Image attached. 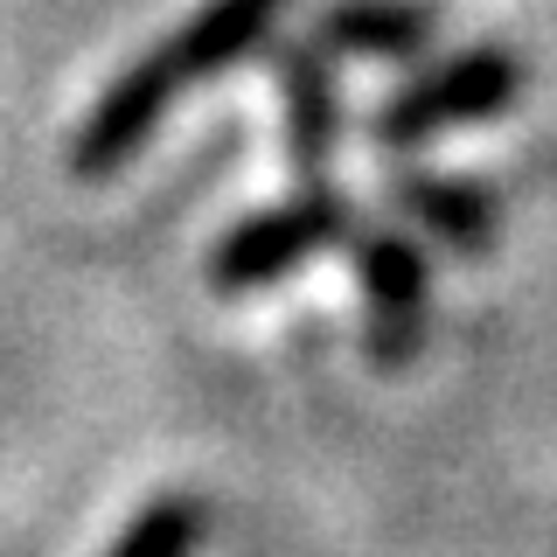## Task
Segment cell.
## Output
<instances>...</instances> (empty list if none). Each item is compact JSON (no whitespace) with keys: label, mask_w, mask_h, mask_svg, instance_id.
Masks as SVG:
<instances>
[{"label":"cell","mask_w":557,"mask_h":557,"mask_svg":"<svg viewBox=\"0 0 557 557\" xmlns=\"http://www.w3.org/2000/svg\"><path fill=\"white\" fill-rule=\"evenodd\" d=\"M286 8L293 0H202L182 28L161 35L147 57H133L91 98L77 139H70V174L77 182H112L196 84L237 70L244 57H258L278 35V22H286Z\"/></svg>","instance_id":"6da1fadb"},{"label":"cell","mask_w":557,"mask_h":557,"mask_svg":"<svg viewBox=\"0 0 557 557\" xmlns=\"http://www.w3.org/2000/svg\"><path fill=\"white\" fill-rule=\"evenodd\" d=\"M522 84H530V63H522L516 42H467L453 57L418 63L370 112V139L383 153H411L425 139L487 126V119H502L522 98Z\"/></svg>","instance_id":"7a4b0ae2"},{"label":"cell","mask_w":557,"mask_h":557,"mask_svg":"<svg viewBox=\"0 0 557 557\" xmlns=\"http://www.w3.org/2000/svg\"><path fill=\"white\" fill-rule=\"evenodd\" d=\"M356 237V202L342 196L335 182H300L286 202L251 209L244 223H231L216 244H209V293L216 300H244V293H265L286 272H300L307 258L335 251V244Z\"/></svg>","instance_id":"3957f363"},{"label":"cell","mask_w":557,"mask_h":557,"mask_svg":"<svg viewBox=\"0 0 557 557\" xmlns=\"http://www.w3.org/2000/svg\"><path fill=\"white\" fill-rule=\"evenodd\" d=\"M362 293V348L376 370H411L432 342V258L405 216L348 237Z\"/></svg>","instance_id":"277c9868"},{"label":"cell","mask_w":557,"mask_h":557,"mask_svg":"<svg viewBox=\"0 0 557 557\" xmlns=\"http://www.w3.org/2000/svg\"><path fill=\"white\" fill-rule=\"evenodd\" d=\"M272 84H278V133H286V161L300 182H327L348 133V104H342V49L321 35H286L272 49Z\"/></svg>","instance_id":"5b68a950"},{"label":"cell","mask_w":557,"mask_h":557,"mask_svg":"<svg viewBox=\"0 0 557 557\" xmlns=\"http://www.w3.org/2000/svg\"><path fill=\"white\" fill-rule=\"evenodd\" d=\"M453 22L446 0H321L313 35L356 63H418Z\"/></svg>","instance_id":"8992f818"},{"label":"cell","mask_w":557,"mask_h":557,"mask_svg":"<svg viewBox=\"0 0 557 557\" xmlns=\"http://www.w3.org/2000/svg\"><path fill=\"white\" fill-rule=\"evenodd\" d=\"M391 202H397V216H405L418 237L446 244L453 258H487V251H495V237H502L495 196H487L481 182H467V174L405 168L391 182Z\"/></svg>","instance_id":"52a82bcc"},{"label":"cell","mask_w":557,"mask_h":557,"mask_svg":"<svg viewBox=\"0 0 557 557\" xmlns=\"http://www.w3.org/2000/svg\"><path fill=\"white\" fill-rule=\"evenodd\" d=\"M202 536H209V502L196 487H161V495L112 536L104 557H196Z\"/></svg>","instance_id":"ba28073f"}]
</instances>
